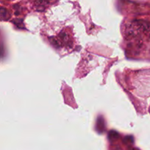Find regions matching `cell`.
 <instances>
[{
    "label": "cell",
    "mask_w": 150,
    "mask_h": 150,
    "mask_svg": "<svg viewBox=\"0 0 150 150\" xmlns=\"http://www.w3.org/2000/svg\"><path fill=\"white\" fill-rule=\"evenodd\" d=\"M47 2H49V0H38V2H39L40 5H42V4H46Z\"/></svg>",
    "instance_id": "1"
}]
</instances>
